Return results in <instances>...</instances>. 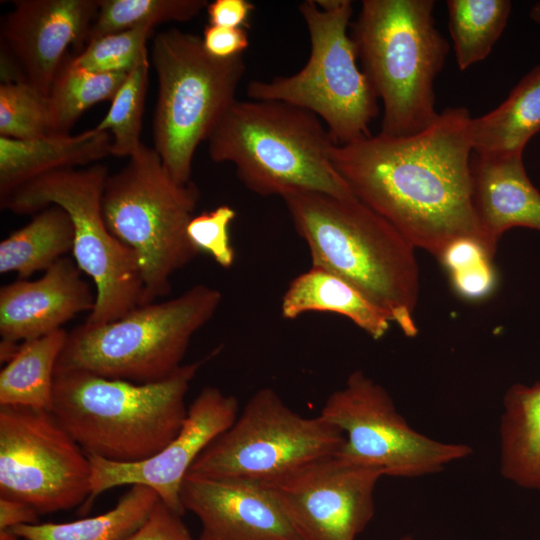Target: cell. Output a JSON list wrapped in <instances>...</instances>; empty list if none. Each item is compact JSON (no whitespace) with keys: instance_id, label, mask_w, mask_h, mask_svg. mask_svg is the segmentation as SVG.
I'll return each mask as SVG.
<instances>
[{"instance_id":"836d02e7","label":"cell","mask_w":540,"mask_h":540,"mask_svg":"<svg viewBox=\"0 0 540 540\" xmlns=\"http://www.w3.org/2000/svg\"><path fill=\"white\" fill-rule=\"evenodd\" d=\"M181 517L160 499L147 520L122 540H195Z\"/></svg>"},{"instance_id":"83f0119b","label":"cell","mask_w":540,"mask_h":540,"mask_svg":"<svg viewBox=\"0 0 540 540\" xmlns=\"http://www.w3.org/2000/svg\"><path fill=\"white\" fill-rule=\"evenodd\" d=\"M127 73H94L70 61L60 67L48 95L51 134H69L81 114L92 105L114 98Z\"/></svg>"},{"instance_id":"7a4b0ae2","label":"cell","mask_w":540,"mask_h":540,"mask_svg":"<svg viewBox=\"0 0 540 540\" xmlns=\"http://www.w3.org/2000/svg\"><path fill=\"white\" fill-rule=\"evenodd\" d=\"M312 266L329 271L385 311L407 337L418 333L415 247L355 195L296 191L281 197Z\"/></svg>"},{"instance_id":"7c38bea8","label":"cell","mask_w":540,"mask_h":540,"mask_svg":"<svg viewBox=\"0 0 540 540\" xmlns=\"http://www.w3.org/2000/svg\"><path fill=\"white\" fill-rule=\"evenodd\" d=\"M344 435L336 457L384 476L413 478L442 471L472 454L471 446L442 442L415 429L386 389L361 370L326 399L319 414Z\"/></svg>"},{"instance_id":"f1b7e54d","label":"cell","mask_w":540,"mask_h":540,"mask_svg":"<svg viewBox=\"0 0 540 540\" xmlns=\"http://www.w3.org/2000/svg\"><path fill=\"white\" fill-rule=\"evenodd\" d=\"M208 4L206 0H99L86 43L139 26L187 22Z\"/></svg>"},{"instance_id":"5b68a950","label":"cell","mask_w":540,"mask_h":540,"mask_svg":"<svg viewBox=\"0 0 540 540\" xmlns=\"http://www.w3.org/2000/svg\"><path fill=\"white\" fill-rule=\"evenodd\" d=\"M433 0H363L350 24L362 71L383 103L380 133L418 134L439 116L434 82L449 43L436 28Z\"/></svg>"},{"instance_id":"484cf974","label":"cell","mask_w":540,"mask_h":540,"mask_svg":"<svg viewBox=\"0 0 540 540\" xmlns=\"http://www.w3.org/2000/svg\"><path fill=\"white\" fill-rule=\"evenodd\" d=\"M159 500L152 488L134 484L115 507L102 514L64 523L19 525L10 530L24 540H122L147 520Z\"/></svg>"},{"instance_id":"8992f818","label":"cell","mask_w":540,"mask_h":540,"mask_svg":"<svg viewBox=\"0 0 540 540\" xmlns=\"http://www.w3.org/2000/svg\"><path fill=\"white\" fill-rule=\"evenodd\" d=\"M221 300L219 290L198 284L114 321L84 322L68 332L55 373L85 371L134 383L161 381L182 366L191 338L213 317Z\"/></svg>"},{"instance_id":"d590c367","label":"cell","mask_w":540,"mask_h":540,"mask_svg":"<svg viewBox=\"0 0 540 540\" xmlns=\"http://www.w3.org/2000/svg\"><path fill=\"white\" fill-rule=\"evenodd\" d=\"M450 276L456 292L467 299H481L487 296L495 285L492 261H484Z\"/></svg>"},{"instance_id":"74e56055","label":"cell","mask_w":540,"mask_h":540,"mask_svg":"<svg viewBox=\"0 0 540 540\" xmlns=\"http://www.w3.org/2000/svg\"><path fill=\"white\" fill-rule=\"evenodd\" d=\"M206 9L210 25L246 28L254 5L247 0H215Z\"/></svg>"},{"instance_id":"ab89813d","label":"cell","mask_w":540,"mask_h":540,"mask_svg":"<svg viewBox=\"0 0 540 540\" xmlns=\"http://www.w3.org/2000/svg\"><path fill=\"white\" fill-rule=\"evenodd\" d=\"M530 18L540 24V2L536 3L530 10Z\"/></svg>"},{"instance_id":"d6a6232c","label":"cell","mask_w":540,"mask_h":540,"mask_svg":"<svg viewBox=\"0 0 540 540\" xmlns=\"http://www.w3.org/2000/svg\"><path fill=\"white\" fill-rule=\"evenodd\" d=\"M236 212L228 205L202 212L190 220L187 235L199 252L208 253L223 268H230L235 252L230 240V225Z\"/></svg>"},{"instance_id":"4fadbf2b","label":"cell","mask_w":540,"mask_h":540,"mask_svg":"<svg viewBox=\"0 0 540 540\" xmlns=\"http://www.w3.org/2000/svg\"><path fill=\"white\" fill-rule=\"evenodd\" d=\"M90 492L88 456L51 411L0 406V497L41 515L83 505Z\"/></svg>"},{"instance_id":"ac0fdd59","label":"cell","mask_w":540,"mask_h":540,"mask_svg":"<svg viewBox=\"0 0 540 540\" xmlns=\"http://www.w3.org/2000/svg\"><path fill=\"white\" fill-rule=\"evenodd\" d=\"M75 261L63 257L34 281L19 279L0 289L1 340L18 343L61 329L83 311H92L96 293Z\"/></svg>"},{"instance_id":"ffe728a7","label":"cell","mask_w":540,"mask_h":540,"mask_svg":"<svg viewBox=\"0 0 540 540\" xmlns=\"http://www.w3.org/2000/svg\"><path fill=\"white\" fill-rule=\"evenodd\" d=\"M111 143L109 132L95 128L28 140L0 136V198L38 176L95 163L111 155Z\"/></svg>"},{"instance_id":"3957f363","label":"cell","mask_w":540,"mask_h":540,"mask_svg":"<svg viewBox=\"0 0 540 540\" xmlns=\"http://www.w3.org/2000/svg\"><path fill=\"white\" fill-rule=\"evenodd\" d=\"M210 356L152 383L85 371L55 373L51 412L86 454L122 463L152 457L171 442L187 415L185 396Z\"/></svg>"},{"instance_id":"4316f807","label":"cell","mask_w":540,"mask_h":540,"mask_svg":"<svg viewBox=\"0 0 540 540\" xmlns=\"http://www.w3.org/2000/svg\"><path fill=\"white\" fill-rule=\"evenodd\" d=\"M511 7L508 0L447 1L449 30L460 70L490 54L506 27Z\"/></svg>"},{"instance_id":"52a82bcc","label":"cell","mask_w":540,"mask_h":540,"mask_svg":"<svg viewBox=\"0 0 540 540\" xmlns=\"http://www.w3.org/2000/svg\"><path fill=\"white\" fill-rule=\"evenodd\" d=\"M199 197L194 183L175 182L156 150L143 143L121 170L108 176L103 218L138 258L142 305L166 296L171 276L200 253L187 235Z\"/></svg>"},{"instance_id":"44dd1931","label":"cell","mask_w":540,"mask_h":540,"mask_svg":"<svg viewBox=\"0 0 540 540\" xmlns=\"http://www.w3.org/2000/svg\"><path fill=\"white\" fill-rule=\"evenodd\" d=\"M499 438L502 476L540 494V381L506 391Z\"/></svg>"},{"instance_id":"6da1fadb","label":"cell","mask_w":540,"mask_h":540,"mask_svg":"<svg viewBox=\"0 0 540 540\" xmlns=\"http://www.w3.org/2000/svg\"><path fill=\"white\" fill-rule=\"evenodd\" d=\"M471 119L465 107H449L418 134L379 132L335 144L332 163L353 194L415 248L439 259L459 239L483 246L473 204Z\"/></svg>"},{"instance_id":"ba28073f","label":"cell","mask_w":540,"mask_h":540,"mask_svg":"<svg viewBox=\"0 0 540 540\" xmlns=\"http://www.w3.org/2000/svg\"><path fill=\"white\" fill-rule=\"evenodd\" d=\"M151 63L158 79L154 149L171 178L187 184L198 146L237 100L245 60L214 57L202 37L172 29L155 36Z\"/></svg>"},{"instance_id":"30bf717a","label":"cell","mask_w":540,"mask_h":540,"mask_svg":"<svg viewBox=\"0 0 540 540\" xmlns=\"http://www.w3.org/2000/svg\"><path fill=\"white\" fill-rule=\"evenodd\" d=\"M108 169L100 164L50 172L18 186L0 198L15 214L63 208L74 228L72 253L79 269L92 278L96 302L86 323L117 320L142 305L143 283L136 254L107 228L102 196Z\"/></svg>"},{"instance_id":"cb8c5ba5","label":"cell","mask_w":540,"mask_h":540,"mask_svg":"<svg viewBox=\"0 0 540 540\" xmlns=\"http://www.w3.org/2000/svg\"><path fill=\"white\" fill-rule=\"evenodd\" d=\"M67 334L61 328L20 343L0 372V406L51 411L55 367Z\"/></svg>"},{"instance_id":"e575fe53","label":"cell","mask_w":540,"mask_h":540,"mask_svg":"<svg viewBox=\"0 0 540 540\" xmlns=\"http://www.w3.org/2000/svg\"><path fill=\"white\" fill-rule=\"evenodd\" d=\"M202 41L208 53L221 59L243 55L249 46V37L245 28H228L210 24L203 30Z\"/></svg>"},{"instance_id":"e0dca14e","label":"cell","mask_w":540,"mask_h":540,"mask_svg":"<svg viewBox=\"0 0 540 540\" xmlns=\"http://www.w3.org/2000/svg\"><path fill=\"white\" fill-rule=\"evenodd\" d=\"M180 499L200 520L197 540H302L268 484L187 474Z\"/></svg>"},{"instance_id":"8fae6325","label":"cell","mask_w":540,"mask_h":540,"mask_svg":"<svg viewBox=\"0 0 540 540\" xmlns=\"http://www.w3.org/2000/svg\"><path fill=\"white\" fill-rule=\"evenodd\" d=\"M344 435L320 415L304 417L271 388L256 391L235 422L198 456L188 474L275 483L336 456Z\"/></svg>"},{"instance_id":"9a60e30c","label":"cell","mask_w":540,"mask_h":540,"mask_svg":"<svg viewBox=\"0 0 540 540\" xmlns=\"http://www.w3.org/2000/svg\"><path fill=\"white\" fill-rule=\"evenodd\" d=\"M239 414V402L216 387H205L187 409L184 423L162 450L142 461L122 463L87 454L91 465V492L81 513L101 493L122 485L140 484L152 488L169 508L181 516L185 509L180 499L184 478L191 466Z\"/></svg>"},{"instance_id":"5bb4252c","label":"cell","mask_w":540,"mask_h":540,"mask_svg":"<svg viewBox=\"0 0 540 540\" xmlns=\"http://www.w3.org/2000/svg\"><path fill=\"white\" fill-rule=\"evenodd\" d=\"M382 476L331 456L268 485L302 540H356L375 514Z\"/></svg>"},{"instance_id":"603a6c76","label":"cell","mask_w":540,"mask_h":540,"mask_svg":"<svg viewBox=\"0 0 540 540\" xmlns=\"http://www.w3.org/2000/svg\"><path fill=\"white\" fill-rule=\"evenodd\" d=\"M540 131V65L514 87L494 110L472 118L473 154L480 157L522 155L528 141Z\"/></svg>"},{"instance_id":"f546056e","label":"cell","mask_w":540,"mask_h":540,"mask_svg":"<svg viewBox=\"0 0 540 540\" xmlns=\"http://www.w3.org/2000/svg\"><path fill=\"white\" fill-rule=\"evenodd\" d=\"M149 68L146 49L112 99L109 111L94 127L111 134V155L130 157L142 144L140 135Z\"/></svg>"},{"instance_id":"4dcf8cb0","label":"cell","mask_w":540,"mask_h":540,"mask_svg":"<svg viewBox=\"0 0 540 540\" xmlns=\"http://www.w3.org/2000/svg\"><path fill=\"white\" fill-rule=\"evenodd\" d=\"M51 134L49 98L25 82L0 85V136L28 140Z\"/></svg>"},{"instance_id":"d6986e66","label":"cell","mask_w":540,"mask_h":540,"mask_svg":"<svg viewBox=\"0 0 540 540\" xmlns=\"http://www.w3.org/2000/svg\"><path fill=\"white\" fill-rule=\"evenodd\" d=\"M473 204L482 243L494 258L500 237L514 227L540 231V192L528 178L522 155H472Z\"/></svg>"},{"instance_id":"8d00e7d4","label":"cell","mask_w":540,"mask_h":540,"mask_svg":"<svg viewBox=\"0 0 540 540\" xmlns=\"http://www.w3.org/2000/svg\"><path fill=\"white\" fill-rule=\"evenodd\" d=\"M450 274L484 261H492L481 243L474 239H459L451 243L438 259Z\"/></svg>"},{"instance_id":"7402d4cb","label":"cell","mask_w":540,"mask_h":540,"mask_svg":"<svg viewBox=\"0 0 540 540\" xmlns=\"http://www.w3.org/2000/svg\"><path fill=\"white\" fill-rule=\"evenodd\" d=\"M306 312H331L350 319L373 339L382 338L392 323L390 316L339 276L313 267L289 284L281 303L285 319Z\"/></svg>"},{"instance_id":"277c9868","label":"cell","mask_w":540,"mask_h":540,"mask_svg":"<svg viewBox=\"0 0 540 540\" xmlns=\"http://www.w3.org/2000/svg\"><path fill=\"white\" fill-rule=\"evenodd\" d=\"M207 141L211 160L233 164L240 181L259 195H354L332 163L335 143L325 124L296 105L236 100Z\"/></svg>"},{"instance_id":"9c48e42d","label":"cell","mask_w":540,"mask_h":540,"mask_svg":"<svg viewBox=\"0 0 540 540\" xmlns=\"http://www.w3.org/2000/svg\"><path fill=\"white\" fill-rule=\"evenodd\" d=\"M306 24L311 52L305 66L288 76L248 83L252 100H277L304 108L325 124L336 145L370 137L378 116V97L357 66V52L348 33L350 0H307L298 6Z\"/></svg>"},{"instance_id":"d4e9b609","label":"cell","mask_w":540,"mask_h":540,"mask_svg":"<svg viewBox=\"0 0 540 540\" xmlns=\"http://www.w3.org/2000/svg\"><path fill=\"white\" fill-rule=\"evenodd\" d=\"M73 243L74 228L68 213L59 206H48L1 241L0 272H15L26 279L65 257Z\"/></svg>"},{"instance_id":"60d3db41","label":"cell","mask_w":540,"mask_h":540,"mask_svg":"<svg viewBox=\"0 0 540 540\" xmlns=\"http://www.w3.org/2000/svg\"><path fill=\"white\" fill-rule=\"evenodd\" d=\"M399 540H414L413 537L409 536V535H405L403 537H401Z\"/></svg>"},{"instance_id":"2e32d148","label":"cell","mask_w":540,"mask_h":540,"mask_svg":"<svg viewBox=\"0 0 540 540\" xmlns=\"http://www.w3.org/2000/svg\"><path fill=\"white\" fill-rule=\"evenodd\" d=\"M2 21L1 52L46 96L69 45L86 43L99 0H19Z\"/></svg>"},{"instance_id":"1f68e13d","label":"cell","mask_w":540,"mask_h":540,"mask_svg":"<svg viewBox=\"0 0 540 540\" xmlns=\"http://www.w3.org/2000/svg\"><path fill=\"white\" fill-rule=\"evenodd\" d=\"M154 26L144 25L89 42L71 64L94 73H129L147 49Z\"/></svg>"},{"instance_id":"f35d334b","label":"cell","mask_w":540,"mask_h":540,"mask_svg":"<svg viewBox=\"0 0 540 540\" xmlns=\"http://www.w3.org/2000/svg\"><path fill=\"white\" fill-rule=\"evenodd\" d=\"M39 513L30 505L0 497V533L19 525L39 523Z\"/></svg>"}]
</instances>
